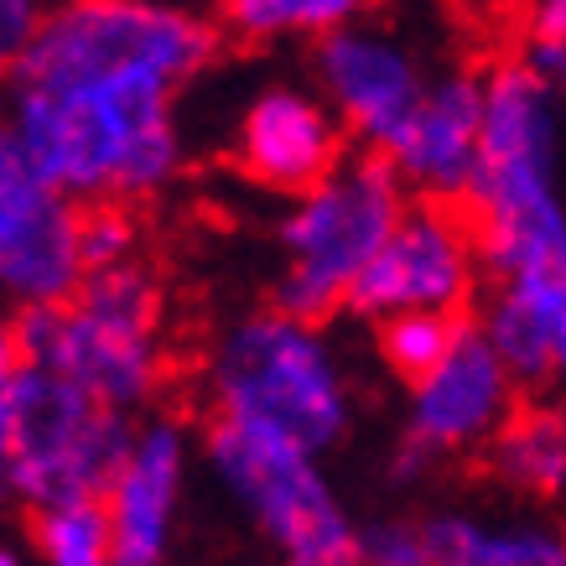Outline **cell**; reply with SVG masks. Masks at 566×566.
<instances>
[{"label":"cell","instance_id":"14","mask_svg":"<svg viewBox=\"0 0 566 566\" xmlns=\"http://www.w3.org/2000/svg\"><path fill=\"white\" fill-rule=\"evenodd\" d=\"M188 494V431L177 421H140L120 473L104 489L115 566H167Z\"/></svg>","mask_w":566,"mask_h":566},{"label":"cell","instance_id":"1","mask_svg":"<svg viewBox=\"0 0 566 566\" xmlns=\"http://www.w3.org/2000/svg\"><path fill=\"white\" fill-rule=\"evenodd\" d=\"M219 42V21L177 0H57L6 78V125L73 203L136 208L182 172L177 99Z\"/></svg>","mask_w":566,"mask_h":566},{"label":"cell","instance_id":"15","mask_svg":"<svg viewBox=\"0 0 566 566\" xmlns=\"http://www.w3.org/2000/svg\"><path fill=\"white\" fill-rule=\"evenodd\" d=\"M473 323L489 333L520 390L566 400V281H489Z\"/></svg>","mask_w":566,"mask_h":566},{"label":"cell","instance_id":"7","mask_svg":"<svg viewBox=\"0 0 566 566\" xmlns=\"http://www.w3.org/2000/svg\"><path fill=\"white\" fill-rule=\"evenodd\" d=\"M136 416L109 406L84 385L52 375L42 364H21L17 379V437H11V483L32 510L104 499L136 442Z\"/></svg>","mask_w":566,"mask_h":566},{"label":"cell","instance_id":"24","mask_svg":"<svg viewBox=\"0 0 566 566\" xmlns=\"http://www.w3.org/2000/svg\"><path fill=\"white\" fill-rule=\"evenodd\" d=\"M21 348L11 323H0V510L17 499L11 483V437H17V379H21Z\"/></svg>","mask_w":566,"mask_h":566},{"label":"cell","instance_id":"19","mask_svg":"<svg viewBox=\"0 0 566 566\" xmlns=\"http://www.w3.org/2000/svg\"><path fill=\"white\" fill-rule=\"evenodd\" d=\"M32 541L42 566H115V531L104 499H69L32 510Z\"/></svg>","mask_w":566,"mask_h":566},{"label":"cell","instance_id":"13","mask_svg":"<svg viewBox=\"0 0 566 566\" xmlns=\"http://www.w3.org/2000/svg\"><path fill=\"white\" fill-rule=\"evenodd\" d=\"M483 156V69L447 63L431 73L406 130L395 136L385 161L411 198L463 203Z\"/></svg>","mask_w":566,"mask_h":566},{"label":"cell","instance_id":"9","mask_svg":"<svg viewBox=\"0 0 566 566\" xmlns=\"http://www.w3.org/2000/svg\"><path fill=\"white\" fill-rule=\"evenodd\" d=\"M520 379L510 364L499 359L489 333L479 323H463L437 369L411 385V406H406V442L395 452V473L421 479L447 458H468L494 442L504 416L515 411Z\"/></svg>","mask_w":566,"mask_h":566},{"label":"cell","instance_id":"4","mask_svg":"<svg viewBox=\"0 0 566 566\" xmlns=\"http://www.w3.org/2000/svg\"><path fill=\"white\" fill-rule=\"evenodd\" d=\"M208 400L213 416L260 421L312 452H327L354 416L348 375L323 323L275 302L219 333L208 354Z\"/></svg>","mask_w":566,"mask_h":566},{"label":"cell","instance_id":"23","mask_svg":"<svg viewBox=\"0 0 566 566\" xmlns=\"http://www.w3.org/2000/svg\"><path fill=\"white\" fill-rule=\"evenodd\" d=\"M359 566H431V525L406 515L359 525Z\"/></svg>","mask_w":566,"mask_h":566},{"label":"cell","instance_id":"26","mask_svg":"<svg viewBox=\"0 0 566 566\" xmlns=\"http://www.w3.org/2000/svg\"><path fill=\"white\" fill-rule=\"evenodd\" d=\"M0 566H21V556L11 546H0Z\"/></svg>","mask_w":566,"mask_h":566},{"label":"cell","instance_id":"12","mask_svg":"<svg viewBox=\"0 0 566 566\" xmlns=\"http://www.w3.org/2000/svg\"><path fill=\"white\" fill-rule=\"evenodd\" d=\"M348 156V130L327 109L317 88L302 84H265L240 109L234 125V167L255 188L296 198L317 188Z\"/></svg>","mask_w":566,"mask_h":566},{"label":"cell","instance_id":"18","mask_svg":"<svg viewBox=\"0 0 566 566\" xmlns=\"http://www.w3.org/2000/svg\"><path fill=\"white\" fill-rule=\"evenodd\" d=\"M375 11L379 0H219V32L250 48L323 42Z\"/></svg>","mask_w":566,"mask_h":566},{"label":"cell","instance_id":"16","mask_svg":"<svg viewBox=\"0 0 566 566\" xmlns=\"http://www.w3.org/2000/svg\"><path fill=\"white\" fill-rule=\"evenodd\" d=\"M431 525V566H566V531L541 515L442 510Z\"/></svg>","mask_w":566,"mask_h":566},{"label":"cell","instance_id":"5","mask_svg":"<svg viewBox=\"0 0 566 566\" xmlns=\"http://www.w3.org/2000/svg\"><path fill=\"white\" fill-rule=\"evenodd\" d=\"M406 203H411L406 182L375 151H348L317 188L296 192L275 229L281 240L275 307L312 323L344 312Z\"/></svg>","mask_w":566,"mask_h":566},{"label":"cell","instance_id":"20","mask_svg":"<svg viewBox=\"0 0 566 566\" xmlns=\"http://www.w3.org/2000/svg\"><path fill=\"white\" fill-rule=\"evenodd\" d=\"M468 317H442V312H406V317H385L379 327V359L390 375H400L406 385L437 369L442 354L452 348V338L463 333Z\"/></svg>","mask_w":566,"mask_h":566},{"label":"cell","instance_id":"22","mask_svg":"<svg viewBox=\"0 0 566 566\" xmlns=\"http://www.w3.org/2000/svg\"><path fill=\"white\" fill-rule=\"evenodd\" d=\"M78 244H84L88 271H109V265L140 260V223L130 213V203H84Z\"/></svg>","mask_w":566,"mask_h":566},{"label":"cell","instance_id":"21","mask_svg":"<svg viewBox=\"0 0 566 566\" xmlns=\"http://www.w3.org/2000/svg\"><path fill=\"white\" fill-rule=\"evenodd\" d=\"M520 57L546 78V88L556 94V104L566 115V0H531L525 6Z\"/></svg>","mask_w":566,"mask_h":566},{"label":"cell","instance_id":"10","mask_svg":"<svg viewBox=\"0 0 566 566\" xmlns=\"http://www.w3.org/2000/svg\"><path fill=\"white\" fill-rule=\"evenodd\" d=\"M84 203L57 192L0 120V296L17 312L57 307L84 286Z\"/></svg>","mask_w":566,"mask_h":566},{"label":"cell","instance_id":"27","mask_svg":"<svg viewBox=\"0 0 566 566\" xmlns=\"http://www.w3.org/2000/svg\"><path fill=\"white\" fill-rule=\"evenodd\" d=\"M275 566H281V562H275Z\"/></svg>","mask_w":566,"mask_h":566},{"label":"cell","instance_id":"6","mask_svg":"<svg viewBox=\"0 0 566 566\" xmlns=\"http://www.w3.org/2000/svg\"><path fill=\"white\" fill-rule=\"evenodd\" d=\"M203 452L281 566H359V525L327 483L323 452L240 416H213Z\"/></svg>","mask_w":566,"mask_h":566},{"label":"cell","instance_id":"2","mask_svg":"<svg viewBox=\"0 0 566 566\" xmlns=\"http://www.w3.org/2000/svg\"><path fill=\"white\" fill-rule=\"evenodd\" d=\"M566 115L546 78L504 52L483 69V156L463 208L489 281H566Z\"/></svg>","mask_w":566,"mask_h":566},{"label":"cell","instance_id":"25","mask_svg":"<svg viewBox=\"0 0 566 566\" xmlns=\"http://www.w3.org/2000/svg\"><path fill=\"white\" fill-rule=\"evenodd\" d=\"M42 11H48L42 0H0V78H11L17 57L27 52L36 21H42Z\"/></svg>","mask_w":566,"mask_h":566},{"label":"cell","instance_id":"3","mask_svg":"<svg viewBox=\"0 0 566 566\" xmlns=\"http://www.w3.org/2000/svg\"><path fill=\"white\" fill-rule=\"evenodd\" d=\"M11 333L27 364H42L52 375L84 385L88 395L130 416L151 406L172 369L167 302L146 260L88 271L69 302L17 312Z\"/></svg>","mask_w":566,"mask_h":566},{"label":"cell","instance_id":"17","mask_svg":"<svg viewBox=\"0 0 566 566\" xmlns=\"http://www.w3.org/2000/svg\"><path fill=\"white\" fill-rule=\"evenodd\" d=\"M489 473L510 494L525 499H556L566 494V400H520L483 447Z\"/></svg>","mask_w":566,"mask_h":566},{"label":"cell","instance_id":"11","mask_svg":"<svg viewBox=\"0 0 566 566\" xmlns=\"http://www.w3.org/2000/svg\"><path fill=\"white\" fill-rule=\"evenodd\" d=\"M431 63L395 21L364 17L312 42V88L338 115L359 151L385 156L431 84Z\"/></svg>","mask_w":566,"mask_h":566},{"label":"cell","instance_id":"8","mask_svg":"<svg viewBox=\"0 0 566 566\" xmlns=\"http://www.w3.org/2000/svg\"><path fill=\"white\" fill-rule=\"evenodd\" d=\"M483 281V250L473 234L463 203H431L411 198L390 240L379 244L364 281L354 286L348 312L369 323L406 317V312H442V317H468L479 302Z\"/></svg>","mask_w":566,"mask_h":566}]
</instances>
